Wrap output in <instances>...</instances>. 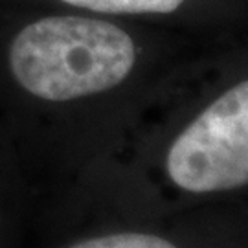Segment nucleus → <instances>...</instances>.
I'll return each instance as SVG.
<instances>
[{"mask_svg":"<svg viewBox=\"0 0 248 248\" xmlns=\"http://www.w3.org/2000/svg\"><path fill=\"white\" fill-rule=\"evenodd\" d=\"M59 239L50 248H178L175 241L162 233L138 228H120Z\"/></svg>","mask_w":248,"mask_h":248,"instance_id":"nucleus-4","label":"nucleus"},{"mask_svg":"<svg viewBox=\"0 0 248 248\" xmlns=\"http://www.w3.org/2000/svg\"><path fill=\"white\" fill-rule=\"evenodd\" d=\"M61 2L96 13L145 15V13H171L180 8L184 0H61Z\"/></svg>","mask_w":248,"mask_h":248,"instance_id":"nucleus-5","label":"nucleus"},{"mask_svg":"<svg viewBox=\"0 0 248 248\" xmlns=\"http://www.w3.org/2000/svg\"><path fill=\"white\" fill-rule=\"evenodd\" d=\"M37 201L17 145L0 129V248H26L35 235Z\"/></svg>","mask_w":248,"mask_h":248,"instance_id":"nucleus-3","label":"nucleus"},{"mask_svg":"<svg viewBox=\"0 0 248 248\" xmlns=\"http://www.w3.org/2000/svg\"><path fill=\"white\" fill-rule=\"evenodd\" d=\"M134 66L133 37L103 18L45 15L20 28L6 48L0 96L24 168L30 156L43 164L66 110L122 87Z\"/></svg>","mask_w":248,"mask_h":248,"instance_id":"nucleus-1","label":"nucleus"},{"mask_svg":"<svg viewBox=\"0 0 248 248\" xmlns=\"http://www.w3.org/2000/svg\"><path fill=\"white\" fill-rule=\"evenodd\" d=\"M166 175L186 193L230 191L248 184V81L206 107L166 153Z\"/></svg>","mask_w":248,"mask_h":248,"instance_id":"nucleus-2","label":"nucleus"}]
</instances>
